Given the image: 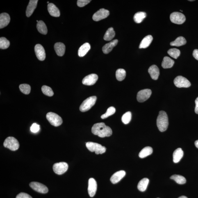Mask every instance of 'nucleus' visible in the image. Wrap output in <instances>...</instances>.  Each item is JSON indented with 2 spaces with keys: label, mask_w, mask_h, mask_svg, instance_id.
Returning <instances> with one entry per match:
<instances>
[{
  "label": "nucleus",
  "mask_w": 198,
  "mask_h": 198,
  "mask_svg": "<svg viewBox=\"0 0 198 198\" xmlns=\"http://www.w3.org/2000/svg\"><path fill=\"white\" fill-rule=\"evenodd\" d=\"M92 133L101 138L111 136L112 130L109 127L106 126L103 123H97L94 124L92 129Z\"/></svg>",
  "instance_id": "f257e3e1"
},
{
  "label": "nucleus",
  "mask_w": 198,
  "mask_h": 198,
  "mask_svg": "<svg viewBox=\"0 0 198 198\" xmlns=\"http://www.w3.org/2000/svg\"><path fill=\"white\" fill-rule=\"evenodd\" d=\"M157 125L158 129L161 132L165 131L167 129L168 126V119L165 112H159V115L157 118Z\"/></svg>",
  "instance_id": "f03ea898"
},
{
  "label": "nucleus",
  "mask_w": 198,
  "mask_h": 198,
  "mask_svg": "<svg viewBox=\"0 0 198 198\" xmlns=\"http://www.w3.org/2000/svg\"><path fill=\"white\" fill-rule=\"evenodd\" d=\"M87 148L92 152H95L96 154H102L105 153L106 148L101 144L93 142H87L86 143Z\"/></svg>",
  "instance_id": "7ed1b4c3"
},
{
  "label": "nucleus",
  "mask_w": 198,
  "mask_h": 198,
  "mask_svg": "<svg viewBox=\"0 0 198 198\" xmlns=\"http://www.w3.org/2000/svg\"><path fill=\"white\" fill-rule=\"evenodd\" d=\"M97 100V97L95 96H92L84 101L80 107V111L85 112L88 111L95 105Z\"/></svg>",
  "instance_id": "20e7f679"
},
{
  "label": "nucleus",
  "mask_w": 198,
  "mask_h": 198,
  "mask_svg": "<svg viewBox=\"0 0 198 198\" xmlns=\"http://www.w3.org/2000/svg\"><path fill=\"white\" fill-rule=\"evenodd\" d=\"M3 145L5 147L12 151L17 150L19 147L18 141L16 139L12 137H8L5 140Z\"/></svg>",
  "instance_id": "39448f33"
},
{
  "label": "nucleus",
  "mask_w": 198,
  "mask_h": 198,
  "mask_svg": "<svg viewBox=\"0 0 198 198\" xmlns=\"http://www.w3.org/2000/svg\"><path fill=\"white\" fill-rule=\"evenodd\" d=\"M46 117L50 123L55 127L60 126L63 122L61 117L53 112H49L46 115Z\"/></svg>",
  "instance_id": "423d86ee"
},
{
  "label": "nucleus",
  "mask_w": 198,
  "mask_h": 198,
  "mask_svg": "<svg viewBox=\"0 0 198 198\" xmlns=\"http://www.w3.org/2000/svg\"><path fill=\"white\" fill-rule=\"evenodd\" d=\"M170 19L172 23L177 24H182L185 22L186 17L182 13L175 12L171 14Z\"/></svg>",
  "instance_id": "0eeeda50"
},
{
  "label": "nucleus",
  "mask_w": 198,
  "mask_h": 198,
  "mask_svg": "<svg viewBox=\"0 0 198 198\" xmlns=\"http://www.w3.org/2000/svg\"><path fill=\"white\" fill-rule=\"evenodd\" d=\"M174 82L175 86L178 88H188L191 85L190 82L186 78L181 76L176 77Z\"/></svg>",
  "instance_id": "6e6552de"
},
{
  "label": "nucleus",
  "mask_w": 198,
  "mask_h": 198,
  "mask_svg": "<svg viewBox=\"0 0 198 198\" xmlns=\"http://www.w3.org/2000/svg\"><path fill=\"white\" fill-rule=\"evenodd\" d=\"M53 168L55 173L60 175L64 174L67 171L68 165L65 162H61L54 164L53 165Z\"/></svg>",
  "instance_id": "1a4fd4ad"
},
{
  "label": "nucleus",
  "mask_w": 198,
  "mask_h": 198,
  "mask_svg": "<svg viewBox=\"0 0 198 198\" xmlns=\"http://www.w3.org/2000/svg\"><path fill=\"white\" fill-rule=\"evenodd\" d=\"M151 94V91L150 89H145L141 90L137 94V101L140 102H144L149 99Z\"/></svg>",
  "instance_id": "9d476101"
},
{
  "label": "nucleus",
  "mask_w": 198,
  "mask_h": 198,
  "mask_svg": "<svg viewBox=\"0 0 198 198\" xmlns=\"http://www.w3.org/2000/svg\"><path fill=\"white\" fill-rule=\"evenodd\" d=\"M30 186L33 190L41 193H46L48 192V189L45 185L38 182H31Z\"/></svg>",
  "instance_id": "9b49d317"
},
{
  "label": "nucleus",
  "mask_w": 198,
  "mask_h": 198,
  "mask_svg": "<svg viewBox=\"0 0 198 198\" xmlns=\"http://www.w3.org/2000/svg\"><path fill=\"white\" fill-rule=\"evenodd\" d=\"M109 14V12L108 10L101 9L94 14L92 19L96 21H100L107 17Z\"/></svg>",
  "instance_id": "f8f14e48"
},
{
  "label": "nucleus",
  "mask_w": 198,
  "mask_h": 198,
  "mask_svg": "<svg viewBox=\"0 0 198 198\" xmlns=\"http://www.w3.org/2000/svg\"><path fill=\"white\" fill-rule=\"evenodd\" d=\"M97 183L93 178L89 179L88 182V192L89 196L93 197L95 195L97 190Z\"/></svg>",
  "instance_id": "ddd939ff"
},
{
  "label": "nucleus",
  "mask_w": 198,
  "mask_h": 198,
  "mask_svg": "<svg viewBox=\"0 0 198 198\" xmlns=\"http://www.w3.org/2000/svg\"><path fill=\"white\" fill-rule=\"evenodd\" d=\"M35 51L36 55L39 60L44 61L46 58L45 50L43 46L40 44H37L35 47Z\"/></svg>",
  "instance_id": "4468645a"
},
{
  "label": "nucleus",
  "mask_w": 198,
  "mask_h": 198,
  "mask_svg": "<svg viewBox=\"0 0 198 198\" xmlns=\"http://www.w3.org/2000/svg\"><path fill=\"white\" fill-rule=\"evenodd\" d=\"M98 79V76L96 74L88 75L83 78L82 83L87 85H93L96 83Z\"/></svg>",
  "instance_id": "2eb2a0df"
},
{
  "label": "nucleus",
  "mask_w": 198,
  "mask_h": 198,
  "mask_svg": "<svg viewBox=\"0 0 198 198\" xmlns=\"http://www.w3.org/2000/svg\"><path fill=\"white\" fill-rule=\"evenodd\" d=\"M126 174V172L124 171L121 170L117 171L112 175L110 178V181L112 183H116L125 176Z\"/></svg>",
  "instance_id": "dca6fc26"
},
{
  "label": "nucleus",
  "mask_w": 198,
  "mask_h": 198,
  "mask_svg": "<svg viewBox=\"0 0 198 198\" xmlns=\"http://www.w3.org/2000/svg\"><path fill=\"white\" fill-rule=\"evenodd\" d=\"M10 18L9 14L3 12L0 15V28L6 27L9 23Z\"/></svg>",
  "instance_id": "f3484780"
},
{
  "label": "nucleus",
  "mask_w": 198,
  "mask_h": 198,
  "mask_svg": "<svg viewBox=\"0 0 198 198\" xmlns=\"http://www.w3.org/2000/svg\"><path fill=\"white\" fill-rule=\"evenodd\" d=\"M38 1L37 0H30L26 8V16L28 17H30L33 14L35 9L36 8Z\"/></svg>",
  "instance_id": "a211bd4d"
},
{
  "label": "nucleus",
  "mask_w": 198,
  "mask_h": 198,
  "mask_svg": "<svg viewBox=\"0 0 198 198\" xmlns=\"http://www.w3.org/2000/svg\"><path fill=\"white\" fill-rule=\"evenodd\" d=\"M118 42L117 39H115L112 41L108 43H107L103 46L102 47V51L105 54H108L110 51H111L113 48L117 45Z\"/></svg>",
  "instance_id": "6ab92c4d"
},
{
  "label": "nucleus",
  "mask_w": 198,
  "mask_h": 198,
  "mask_svg": "<svg viewBox=\"0 0 198 198\" xmlns=\"http://www.w3.org/2000/svg\"><path fill=\"white\" fill-rule=\"evenodd\" d=\"M48 10L50 15L52 16L59 17L60 15V12L59 9L56 5L52 3H50L48 5Z\"/></svg>",
  "instance_id": "aec40b11"
},
{
  "label": "nucleus",
  "mask_w": 198,
  "mask_h": 198,
  "mask_svg": "<svg viewBox=\"0 0 198 198\" xmlns=\"http://www.w3.org/2000/svg\"><path fill=\"white\" fill-rule=\"evenodd\" d=\"M148 72L153 79L157 80L160 75L159 69L156 65H152L149 67Z\"/></svg>",
  "instance_id": "412c9836"
},
{
  "label": "nucleus",
  "mask_w": 198,
  "mask_h": 198,
  "mask_svg": "<svg viewBox=\"0 0 198 198\" xmlns=\"http://www.w3.org/2000/svg\"><path fill=\"white\" fill-rule=\"evenodd\" d=\"M54 50L56 54L59 56H62L65 54V44L61 42L56 43L54 46Z\"/></svg>",
  "instance_id": "4be33fe9"
},
{
  "label": "nucleus",
  "mask_w": 198,
  "mask_h": 198,
  "mask_svg": "<svg viewBox=\"0 0 198 198\" xmlns=\"http://www.w3.org/2000/svg\"><path fill=\"white\" fill-rule=\"evenodd\" d=\"M153 39V37L151 35L145 36L141 42L139 48L140 49H145L148 47L152 42Z\"/></svg>",
  "instance_id": "5701e85b"
},
{
  "label": "nucleus",
  "mask_w": 198,
  "mask_h": 198,
  "mask_svg": "<svg viewBox=\"0 0 198 198\" xmlns=\"http://www.w3.org/2000/svg\"><path fill=\"white\" fill-rule=\"evenodd\" d=\"M91 48L90 44L88 43H85L81 46L78 50V55L80 57H83L85 56Z\"/></svg>",
  "instance_id": "b1692460"
},
{
  "label": "nucleus",
  "mask_w": 198,
  "mask_h": 198,
  "mask_svg": "<svg viewBox=\"0 0 198 198\" xmlns=\"http://www.w3.org/2000/svg\"><path fill=\"white\" fill-rule=\"evenodd\" d=\"M183 156V151L181 148L175 150L173 154V162L175 163H178L182 159Z\"/></svg>",
  "instance_id": "393cba45"
},
{
  "label": "nucleus",
  "mask_w": 198,
  "mask_h": 198,
  "mask_svg": "<svg viewBox=\"0 0 198 198\" xmlns=\"http://www.w3.org/2000/svg\"><path fill=\"white\" fill-rule=\"evenodd\" d=\"M174 61L173 60L168 57H165L164 58L162 61V65L163 68H171L174 65Z\"/></svg>",
  "instance_id": "a878e982"
},
{
  "label": "nucleus",
  "mask_w": 198,
  "mask_h": 198,
  "mask_svg": "<svg viewBox=\"0 0 198 198\" xmlns=\"http://www.w3.org/2000/svg\"><path fill=\"white\" fill-rule=\"evenodd\" d=\"M149 183V179L147 178H144L141 180L137 186L138 189L141 192H144L147 189Z\"/></svg>",
  "instance_id": "bb28decb"
},
{
  "label": "nucleus",
  "mask_w": 198,
  "mask_h": 198,
  "mask_svg": "<svg viewBox=\"0 0 198 198\" xmlns=\"http://www.w3.org/2000/svg\"><path fill=\"white\" fill-rule=\"evenodd\" d=\"M153 149L150 147H147L144 148L139 153V156L141 158H146L149 155L152 154Z\"/></svg>",
  "instance_id": "cd10ccee"
},
{
  "label": "nucleus",
  "mask_w": 198,
  "mask_h": 198,
  "mask_svg": "<svg viewBox=\"0 0 198 198\" xmlns=\"http://www.w3.org/2000/svg\"><path fill=\"white\" fill-rule=\"evenodd\" d=\"M38 31L43 35H46L47 33V26L43 21H40L37 23L36 26Z\"/></svg>",
  "instance_id": "c85d7f7f"
},
{
  "label": "nucleus",
  "mask_w": 198,
  "mask_h": 198,
  "mask_svg": "<svg viewBox=\"0 0 198 198\" xmlns=\"http://www.w3.org/2000/svg\"><path fill=\"white\" fill-rule=\"evenodd\" d=\"M186 43V41L184 37L180 36L177 37L174 41L171 42V46H175L177 47L185 45Z\"/></svg>",
  "instance_id": "c756f323"
},
{
  "label": "nucleus",
  "mask_w": 198,
  "mask_h": 198,
  "mask_svg": "<svg viewBox=\"0 0 198 198\" xmlns=\"http://www.w3.org/2000/svg\"><path fill=\"white\" fill-rule=\"evenodd\" d=\"M115 35V31H114L113 28L110 27L107 30L104 35L103 39L105 40L110 41L113 39Z\"/></svg>",
  "instance_id": "7c9ffc66"
},
{
  "label": "nucleus",
  "mask_w": 198,
  "mask_h": 198,
  "mask_svg": "<svg viewBox=\"0 0 198 198\" xmlns=\"http://www.w3.org/2000/svg\"><path fill=\"white\" fill-rule=\"evenodd\" d=\"M147 16V14L144 12H137L134 17V19L135 23H140L142 22L144 18Z\"/></svg>",
  "instance_id": "2f4dec72"
},
{
  "label": "nucleus",
  "mask_w": 198,
  "mask_h": 198,
  "mask_svg": "<svg viewBox=\"0 0 198 198\" xmlns=\"http://www.w3.org/2000/svg\"><path fill=\"white\" fill-rule=\"evenodd\" d=\"M116 76L117 79L119 81H122L126 78V72L124 69H119L116 71Z\"/></svg>",
  "instance_id": "473e14b6"
},
{
  "label": "nucleus",
  "mask_w": 198,
  "mask_h": 198,
  "mask_svg": "<svg viewBox=\"0 0 198 198\" xmlns=\"http://www.w3.org/2000/svg\"><path fill=\"white\" fill-rule=\"evenodd\" d=\"M171 179L174 180L176 183L179 184H184L186 182V179L182 176L178 175H174L171 176Z\"/></svg>",
  "instance_id": "72a5a7b5"
},
{
  "label": "nucleus",
  "mask_w": 198,
  "mask_h": 198,
  "mask_svg": "<svg viewBox=\"0 0 198 198\" xmlns=\"http://www.w3.org/2000/svg\"><path fill=\"white\" fill-rule=\"evenodd\" d=\"M10 45L9 41L5 37H1L0 38V48L2 49H8Z\"/></svg>",
  "instance_id": "f704fd0d"
},
{
  "label": "nucleus",
  "mask_w": 198,
  "mask_h": 198,
  "mask_svg": "<svg viewBox=\"0 0 198 198\" xmlns=\"http://www.w3.org/2000/svg\"><path fill=\"white\" fill-rule=\"evenodd\" d=\"M19 88L21 92L24 94H29L31 92V87L30 85L26 84H23L19 85Z\"/></svg>",
  "instance_id": "c9c22d12"
},
{
  "label": "nucleus",
  "mask_w": 198,
  "mask_h": 198,
  "mask_svg": "<svg viewBox=\"0 0 198 198\" xmlns=\"http://www.w3.org/2000/svg\"><path fill=\"white\" fill-rule=\"evenodd\" d=\"M168 53L171 57H172L177 59L180 56V51L179 49H175V48H173L169 49L168 51Z\"/></svg>",
  "instance_id": "e433bc0d"
},
{
  "label": "nucleus",
  "mask_w": 198,
  "mask_h": 198,
  "mask_svg": "<svg viewBox=\"0 0 198 198\" xmlns=\"http://www.w3.org/2000/svg\"><path fill=\"white\" fill-rule=\"evenodd\" d=\"M42 91L44 95L51 97L54 95V92L50 87L47 85H43L42 87Z\"/></svg>",
  "instance_id": "4c0bfd02"
},
{
  "label": "nucleus",
  "mask_w": 198,
  "mask_h": 198,
  "mask_svg": "<svg viewBox=\"0 0 198 198\" xmlns=\"http://www.w3.org/2000/svg\"><path fill=\"white\" fill-rule=\"evenodd\" d=\"M131 113L130 112H128L125 113L123 115L122 120L123 123L125 124H127L130 123L131 119Z\"/></svg>",
  "instance_id": "58836bf2"
},
{
  "label": "nucleus",
  "mask_w": 198,
  "mask_h": 198,
  "mask_svg": "<svg viewBox=\"0 0 198 198\" xmlns=\"http://www.w3.org/2000/svg\"><path fill=\"white\" fill-rule=\"evenodd\" d=\"M115 112L116 109L114 107H110L108 109L106 113L101 116V118L102 119H106V118L109 117V116L113 115Z\"/></svg>",
  "instance_id": "ea45409f"
},
{
  "label": "nucleus",
  "mask_w": 198,
  "mask_h": 198,
  "mask_svg": "<svg viewBox=\"0 0 198 198\" xmlns=\"http://www.w3.org/2000/svg\"><path fill=\"white\" fill-rule=\"evenodd\" d=\"M91 1L90 0H78L77 5L79 7H83L88 4Z\"/></svg>",
  "instance_id": "a19ab883"
},
{
  "label": "nucleus",
  "mask_w": 198,
  "mask_h": 198,
  "mask_svg": "<svg viewBox=\"0 0 198 198\" xmlns=\"http://www.w3.org/2000/svg\"><path fill=\"white\" fill-rule=\"evenodd\" d=\"M40 129V126H39V125L35 123L32 125L31 128H30L31 131L33 133H37L39 131Z\"/></svg>",
  "instance_id": "79ce46f5"
},
{
  "label": "nucleus",
  "mask_w": 198,
  "mask_h": 198,
  "mask_svg": "<svg viewBox=\"0 0 198 198\" xmlns=\"http://www.w3.org/2000/svg\"><path fill=\"white\" fill-rule=\"evenodd\" d=\"M16 198H33L29 194L25 193H21L18 194Z\"/></svg>",
  "instance_id": "37998d69"
},
{
  "label": "nucleus",
  "mask_w": 198,
  "mask_h": 198,
  "mask_svg": "<svg viewBox=\"0 0 198 198\" xmlns=\"http://www.w3.org/2000/svg\"><path fill=\"white\" fill-rule=\"evenodd\" d=\"M193 55L194 57L198 61V50H194L193 53Z\"/></svg>",
  "instance_id": "c03bdc74"
},
{
  "label": "nucleus",
  "mask_w": 198,
  "mask_h": 198,
  "mask_svg": "<svg viewBox=\"0 0 198 198\" xmlns=\"http://www.w3.org/2000/svg\"><path fill=\"white\" fill-rule=\"evenodd\" d=\"M195 102L196 103L195 112L196 114H198V97L196 99Z\"/></svg>",
  "instance_id": "a18cd8bd"
},
{
  "label": "nucleus",
  "mask_w": 198,
  "mask_h": 198,
  "mask_svg": "<svg viewBox=\"0 0 198 198\" xmlns=\"http://www.w3.org/2000/svg\"><path fill=\"white\" fill-rule=\"evenodd\" d=\"M194 144H195L196 147L198 149V140L196 141Z\"/></svg>",
  "instance_id": "49530a36"
},
{
  "label": "nucleus",
  "mask_w": 198,
  "mask_h": 198,
  "mask_svg": "<svg viewBox=\"0 0 198 198\" xmlns=\"http://www.w3.org/2000/svg\"><path fill=\"white\" fill-rule=\"evenodd\" d=\"M187 198L186 196H181V197H179V198Z\"/></svg>",
  "instance_id": "de8ad7c7"
},
{
  "label": "nucleus",
  "mask_w": 198,
  "mask_h": 198,
  "mask_svg": "<svg viewBox=\"0 0 198 198\" xmlns=\"http://www.w3.org/2000/svg\"><path fill=\"white\" fill-rule=\"evenodd\" d=\"M47 3H49V2H48Z\"/></svg>",
  "instance_id": "09e8293b"
},
{
  "label": "nucleus",
  "mask_w": 198,
  "mask_h": 198,
  "mask_svg": "<svg viewBox=\"0 0 198 198\" xmlns=\"http://www.w3.org/2000/svg\"></svg>",
  "instance_id": "8fccbe9b"
}]
</instances>
